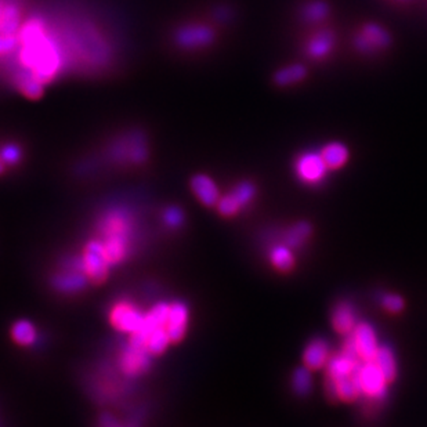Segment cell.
<instances>
[{"mask_svg": "<svg viewBox=\"0 0 427 427\" xmlns=\"http://www.w3.org/2000/svg\"><path fill=\"white\" fill-rule=\"evenodd\" d=\"M20 39L24 65L32 70L42 83L51 81L60 66V55L54 43L46 38L42 23L38 20L28 21L20 32Z\"/></svg>", "mask_w": 427, "mask_h": 427, "instance_id": "obj_1", "label": "cell"}, {"mask_svg": "<svg viewBox=\"0 0 427 427\" xmlns=\"http://www.w3.org/2000/svg\"><path fill=\"white\" fill-rule=\"evenodd\" d=\"M352 40L354 49L364 55H375L378 53H383L393 43V38L387 28L371 21L363 24L357 29Z\"/></svg>", "mask_w": 427, "mask_h": 427, "instance_id": "obj_2", "label": "cell"}, {"mask_svg": "<svg viewBox=\"0 0 427 427\" xmlns=\"http://www.w3.org/2000/svg\"><path fill=\"white\" fill-rule=\"evenodd\" d=\"M337 38L332 28L320 25L313 29L303 42V51L313 62H325L336 49Z\"/></svg>", "mask_w": 427, "mask_h": 427, "instance_id": "obj_3", "label": "cell"}, {"mask_svg": "<svg viewBox=\"0 0 427 427\" xmlns=\"http://www.w3.org/2000/svg\"><path fill=\"white\" fill-rule=\"evenodd\" d=\"M357 376L364 396L372 400H383L386 397L389 380L374 360L363 361L359 368Z\"/></svg>", "mask_w": 427, "mask_h": 427, "instance_id": "obj_4", "label": "cell"}, {"mask_svg": "<svg viewBox=\"0 0 427 427\" xmlns=\"http://www.w3.org/2000/svg\"><path fill=\"white\" fill-rule=\"evenodd\" d=\"M348 336L361 361H372L375 359L379 350V343L376 331L370 322H357Z\"/></svg>", "mask_w": 427, "mask_h": 427, "instance_id": "obj_5", "label": "cell"}, {"mask_svg": "<svg viewBox=\"0 0 427 427\" xmlns=\"http://www.w3.org/2000/svg\"><path fill=\"white\" fill-rule=\"evenodd\" d=\"M295 170L302 183L315 185L326 177L329 168L326 166L321 153H305L296 159Z\"/></svg>", "mask_w": 427, "mask_h": 427, "instance_id": "obj_6", "label": "cell"}, {"mask_svg": "<svg viewBox=\"0 0 427 427\" xmlns=\"http://www.w3.org/2000/svg\"><path fill=\"white\" fill-rule=\"evenodd\" d=\"M108 264L109 257L105 246L101 242L92 241L85 250V267L89 278L96 283L104 282L108 275Z\"/></svg>", "mask_w": 427, "mask_h": 427, "instance_id": "obj_7", "label": "cell"}, {"mask_svg": "<svg viewBox=\"0 0 427 427\" xmlns=\"http://www.w3.org/2000/svg\"><path fill=\"white\" fill-rule=\"evenodd\" d=\"M325 386H326V393L332 400H341V401L350 402V401H355L360 396H363L357 374L337 378V379L326 378Z\"/></svg>", "mask_w": 427, "mask_h": 427, "instance_id": "obj_8", "label": "cell"}, {"mask_svg": "<svg viewBox=\"0 0 427 427\" xmlns=\"http://www.w3.org/2000/svg\"><path fill=\"white\" fill-rule=\"evenodd\" d=\"M329 359H331L329 344L325 339L321 337L313 339L303 351V363L311 371H317L326 367Z\"/></svg>", "mask_w": 427, "mask_h": 427, "instance_id": "obj_9", "label": "cell"}, {"mask_svg": "<svg viewBox=\"0 0 427 427\" xmlns=\"http://www.w3.org/2000/svg\"><path fill=\"white\" fill-rule=\"evenodd\" d=\"M309 77V69L305 64L294 62L279 68L272 77V82L276 88H292L303 83Z\"/></svg>", "mask_w": 427, "mask_h": 427, "instance_id": "obj_10", "label": "cell"}, {"mask_svg": "<svg viewBox=\"0 0 427 427\" xmlns=\"http://www.w3.org/2000/svg\"><path fill=\"white\" fill-rule=\"evenodd\" d=\"M191 188L196 198L205 205V206H215L218 205L220 195L219 190L209 176L206 174H196L191 179Z\"/></svg>", "mask_w": 427, "mask_h": 427, "instance_id": "obj_11", "label": "cell"}, {"mask_svg": "<svg viewBox=\"0 0 427 427\" xmlns=\"http://www.w3.org/2000/svg\"><path fill=\"white\" fill-rule=\"evenodd\" d=\"M215 34L207 27L203 25H191L187 28H183L177 34V43L183 47H202L209 44Z\"/></svg>", "mask_w": 427, "mask_h": 427, "instance_id": "obj_12", "label": "cell"}, {"mask_svg": "<svg viewBox=\"0 0 427 427\" xmlns=\"http://www.w3.org/2000/svg\"><path fill=\"white\" fill-rule=\"evenodd\" d=\"M187 320H188V311L183 303H174L173 306H170L169 317H168L165 326H166V331L169 333L172 343H179L184 337Z\"/></svg>", "mask_w": 427, "mask_h": 427, "instance_id": "obj_13", "label": "cell"}, {"mask_svg": "<svg viewBox=\"0 0 427 427\" xmlns=\"http://www.w3.org/2000/svg\"><path fill=\"white\" fill-rule=\"evenodd\" d=\"M357 325L354 307L348 302H340L332 311V326L340 335H350Z\"/></svg>", "mask_w": 427, "mask_h": 427, "instance_id": "obj_14", "label": "cell"}, {"mask_svg": "<svg viewBox=\"0 0 427 427\" xmlns=\"http://www.w3.org/2000/svg\"><path fill=\"white\" fill-rule=\"evenodd\" d=\"M142 317L135 309L127 306V305H120L118 306L111 315V321L112 324L125 332H134L135 329H138V326L141 325Z\"/></svg>", "mask_w": 427, "mask_h": 427, "instance_id": "obj_15", "label": "cell"}, {"mask_svg": "<svg viewBox=\"0 0 427 427\" xmlns=\"http://www.w3.org/2000/svg\"><path fill=\"white\" fill-rule=\"evenodd\" d=\"M331 5L325 0H309L300 10V17L310 25H322L331 16Z\"/></svg>", "mask_w": 427, "mask_h": 427, "instance_id": "obj_16", "label": "cell"}, {"mask_svg": "<svg viewBox=\"0 0 427 427\" xmlns=\"http://www.w3.org/2000/svg\"><path fill=\"white\" fill-rule=\"evenodd\" d=\"M320 153L329 169H340L347 164L350 157L348 148L339 141L328 142Z\"/></svg>", "mask_w": 427, "mask_h": 427, "instance_id": "obj_17", "label": "cell"}, {"mask_svg": "<svg viewBox=\"0 0 427 427\" xmlns=\"http://www.w3.org/2000/svg\"><path fill=\"white\" fill-rule=\"evenodd\" d=\"M270 261L271 264L281 272H289L294 270L296 264L295 255L292 252V248L285 245H276L270 252Z\"/></svg>", "mask_w": 427, "mask_h": 427, "instance_id": "obj_18", "label": "cell"}, {"mask_svg": "<svg viewBox=\"0 0 427 427\" xmlns=\"http://www.w3.org/2000/svg\"><path fill=\"white\" fill-rule=\"evenodd\" d=\"M375 364L380 368L389 383L397 378V361L393 350L389 346H379V350L374 359Z\"/></svg>", "mask_w": 427, "mask_h": 427, "instance_id": "obj_19", "label": "cell"}, {"mask_svg": "<svg viewBox=\"0 0 427 427\" xmlns=\"http://www.w3.org/2000/svg\"><path fill=\"white\" fill-rule=\"evenodd\" d=\"M311 226L307 222H299L294 224L285 235V244L292 249L303 246L311 237Z\"/></svg>", "mask_w": 427, "mask_h": 427, "instance_id": "obj_20", "label": "cell"}, {"mask_svg": "<svg viewBox=\"0 0 427 427\" xmlns=\"http://www.w3.org/2000/svg\"><path fill=\"white\" fill-rule=\"evenodd\" d=\"M86 285V276L78 272L60 274L54 278V287L61 292H77Z\"/></svg>", "mask_w": 427, "mask_h": 427, "instance_id": "obj_21", "label": "cell"}, {"mask_svg": "<svg viewBox=\"0 0 427 427\" xmlns=\"http://www.w3.org/2000/svg\"><path fill=\"white\" fill-rule=\"evenodd\" d=\"M20 17V10L16 6H6L0 12V34L16 35L21 24Z\"/></svg>", "mask_w": 427, "mask_h": 427, "instance_id": "obj_22", "label": "cell"}, {"mask_svg": "<svg viewBox=\"0 0 427 427\" xmlns=\"http://www.w3.org/2000/svg\"><path fill=\"white\" fill-rule=\"evenodd\" d=\"M148 365V359L146 354V348H135L131 347L130 351L126 354L123 367L127 374H137L140 371H144Z\"/></svg>", "mask_w": 427, "mask_h": 427, "instance_id": "obj_23", "label": "cell"}, {"mask_svg": "<svg viewBox=\"0 0 427 427\" xmlns=\"http://www.w3.org/2000/svg\"><path fill=\"white\" fill-rule=\"evenodd\" d=\"M292 389L298 396H309L313 389V375L311 370L306 365L298 368L292 375Z\"/></svg>", "mask_w": 427, "mask_h": 427, "instance_id": "obj_24", "label": "cell"}, {"mask_svg": "<svg viewBox=\"0 0 427 427\" xmlns=\"http://www.w3.org/2000/svg\"><path fill=\"white\" fill-rule=\"evenodd\" d=\"M12 336L14 341H17L21 346H29L36 339V331L35 326L28 321H18L13 325Z\"/></svg>", "mask_w": 427, "mask_h": 427, "instance_id": "obj_25", "label": "cell"}, {"mask_svg": "<svg viewBox=\"0 0 427 427\" xmlns=\"http://www.w3.org/2000/svg\"><path fill=\"white\" fill-rule=\"evenodd\" d=\"M170 343V337L169 333L166 331V326H161L157 328L148 337L147 340V350L151 354H162L165 351V348L168 347V344Z\"/></svg>", "mask_w": 427, "mask_h": 427, "instance_id": "obj_26", "label": "cell"}, {"mask_svg": "<svg viewBox=\"0 0 427 427\" xmlns=\"http://www.w3.org/2000/svg\"><path fill=\"white\" fill-rule=\"evenodd\" d=\"M20 90L29 99H39L43 94V83L32 75H21L18 79Z\"/></svg>", "mask_w": 427, "mask_h": 427, "instance_id": "obj_27", "label": "cell"}, {"mask_svg": "<svg viewBox=\"0 0 427 427\" xmlns=\"http://www.w3.org/2000/svg\"><path fill=\"white\" fill-rule=\"evenodd\" d=\"M241 207H242V205L240 203V200L235 198V195L233 192L230 195L220 198L218 202L219 211L222 213L223 216H227V218L237 215Z\"/></svg>", "mask_w": 427, "mask_h": 427, "instance_id": "obj_28", "label": "cell"}, {"mask_svg": "<svg viewBox=\"0 0 427 427\" xmlns=\"http://www.w3.org/2000/svg\"><path fill=\"white\" fill-rule=\"evenodd\" d=\"M255 192H256L255 185H253L252 183H248V181H246V183L238 184V185L234 188V191H233V194L235 195V198L240 200V203H241L242 206L248 205V203L253 199Z\"/></svg>", "mask_w": 427, "mask_h": 427, "instance_id": "obj_29", "label": "cell"}, {"mask_svg": "<svg viewBox=\"0 0 427 427\" xmlns=\"http://www.w3.org/2000/svg\"><path fill=\"white\" fill-rule=\"evenodd\" d=\"M382 305L383 307L391 313V314H398L404 310V299L400 296V295H396V294H389V295H385L383 296V300H382Z\"/></svg>", "mask_w": 427, "mask_h": 427, "instance_id": "obj_30", "label": "cell"}, {"mask_svg": "<svg viewBox=\"0 0 427 427\" xmlns=\"http://www.w3.org/2000/svg\"><path fill=\"white\" fill-rule=\"evenodd\" d=\"M18 43V38L16 35H2L0 34V54H6L12 51Z\"/></svg>", "mask_w": 427, "mask_h": 427, "instance_id": "obj_31", "label": "cell"}, {"mask_svg": "<svg viewBox=\"0 0 427 427\" xmlns=\"http://www.w3.org/2000/svg\"><path fill=\"white\" fill-rule=\"evenodd\" d=\"M2 158H3L5 162L14 164V162H17L18 158H20V151H18L16 147L9 146V147L3 148V151H2Z\"/></svg>", "mask_w": 427, "mask_h": 427, "instance_id": "obj_32", "label": "cell"}, {"mask_svg": "<svg viewBox=\"0 0 427 427\" xmlns=\"http://www.w3.org/2000/svg\"><path fill=\"white\" fill-rule=\"evenodd\" d=\"M166 220H168V223L169 224H172V226H176V224H179V222L181 220V215H180V211L177 210V209H170L169 211H168V215H166Z\"/></svg>", "mask_w": 427, "mask_h": 427, "instance_id": "obj_33", "label": "cell"}, {"mask_svg": "<svg viewBox=\"0 0 427 427\" xmlns=\"http://www.w3.org/2000/svg\"><path fill=\"white\" fill-rule=\"evenodd\" d=\"M394 2H397V3H409L411 0H394Z\"/></svg>", "mask_w": 427, "mask_h": 427, "instance_id": "obj_34", "label": "cell"}, {"mask_svg": "<svg viewBox=\"0 0 427 427\" xmlns=\"http://www.w3.org/2000/svg\"><path fill=\"white\" fill-rule=\"evenodd\" d=\"M3 169H5V166H3V161L0 159V173H3Z\"/></svg>", "mask_w": 427, "mask_h": 427, "instance_id": "obj_35", "label": "cell"}]
</instances>
